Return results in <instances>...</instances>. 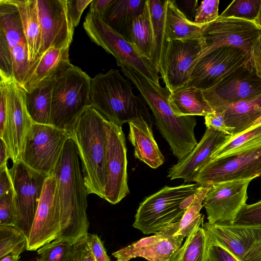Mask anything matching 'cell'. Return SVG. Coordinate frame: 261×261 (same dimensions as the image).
<instances>
[{"mask_svg": "<svg viewBox=\"0 0 261 261\" xmlns=\"http://www.w3.org/2000/svg\"><path fill=\"white\" fill-rule=\"evenodd\" d=\"M76 144L71 138L66 141L53 173L56 179L60 209L61 229L58 239L73 243L87 234V190Z\"/></svg>", "mask_w": 261, "mask_h": 261, "instance_id": "cell-1", "label": "cell"}, {"mask_svg": "<svg viewBox=\"0 0 261 261\" xmlns=\"http://www.w3.org/2000/svg\"><path fill=\"white\" fill-rule=\"evenodd\" d=\"M122 72L139 91L151 110L159 130L178 161L189 154L198 144L194 134V116H178L171 109L170 91L147 79L129 65L117 63Z\"/></svg>", "mask_w": 261, "mask_h": 261, "instance_id": "cell-2", "label": "cell"}, {"mask_svg": "<svg viewBox=\"0 0 261 261\" xmlns=\"http://www.w3.org/2000/svg\"><path fill=\"white\" fill-rule=\"evenodd\" d=\"M107 119L92 107L76 118L69 131L77 149L88 194L105 199Z\"/></svg>", "mask_w": 261, "mask_h": 261, "instance_id": "cell-3", "label": "cell"}, {"mask_svg": "<svg viewBox=\"0 0 261 261\" xmlns=\"http://www.w3.org/2000/svg\"><path fill=\"white\" fill-rule=\"evenodd\" d=\"M90 100L91 107L119 126L140 120L152 126L146 102L134 94L131 83L118 70L111 69L91 79Z\"/></svg>", "mask_w": 261, "mask_h": 261, "instance_id": "cell-4", "label": "cell"}, {"mask_svg": "<svg viewBox=\"0 0 261 261\" xmlns=\"http://www.w3.org/2000/svg\"><path fill=\"white\" fill-rule=\"evenodd\" d=\"M199 187L196 183L164 187L140 203L133 226L143 234H155L179 222Z\"/></svg>", "mask_w": 261, "mask_h": 261, "instance_id": "cell-5", "label": "cell"}, {"mask_svg": "<svg viewBox=\"0 0 261 261\" xmlns=\"http://www.w3.org/2000/svg\"><path fill=\"white\" fill-rule=\"evenodd\" d=\"M91 78L72 64L55 80L50 125L69 132L79 115L91 107Z\"/></svg>", "mask_w": 261, "mask_h": 261, "instance_id": "cell-6", "label": "cell"}, {"mask_svg": "<svg viewBox=\"0 0 261 261\" xmlns=\"http://www.w3.org/2000/svg\"><path fill=\"white\" fill-rule=\"evenodd\" d=\"M83 27L91 40L115 57L116 63L127 64L147 79L160 84L158 73L151 61L130 42L110 28L99 15L89 12Z\"/></svg>", "mask_w": 261, "mask_h": 261, "instance_id": "cell-7", "label": "cell"}, {"mask_svg": "<svg viewBox=\"0 0 261 261\" xmlns=\"http://www.w3.org/2000/svg\"><path fill=\"white\" fill-rule=\"evenodd\" d=\"M9 172L14 191V226L28 238L48 176L30 168L21 161L14 163Z\"/></svg>", "mask_w": 261, "mask_h": 261, "instance_id": "cell-8", "label": "cell"}, {"mask_svg": "<svg viewBox=\"0 0 261 261\" xmlns=\"http://www.w3.org/2000/svg\"><path fill=\"white\" fill-rule=\"evenodd\" d=\"M69 132L51 125L33 123L25 140L21 160L33 170L47 176L53 173Z\"/></svg>", "mask_w": 261, "mask_h": 261, "instance_id": "cell-9", "label": "cell"}, {"mask_svg": "<svg viewBox=\"0 0 261 261\" xmlns=\"http://www.w3.org/2000/svg\"><path fill=\"white\" fill-rule=\"evenodd\" d=\"M260 36L261 27L254 21L219 15L215 21L204 25L201 34L202 50L193 65L205 55L225 46L239 48L249 55Z\"/></svg>", "mask_w": 261, "mask_h": 261, "instance_id": "cell-10", "label": "cell"}, {"mask_svg": "<svg viewBox=\"0 0 261 261\" xmlns=\"http://www.w3.org/2000/svg\"><path fill=\"white\" fill-rule=\"evenodd\" d=\"M261 172V146L211 159L195 182L202 187L221 182L255 178Z\"/></svg>", "mask_w": 261, "mask_h": 261, "instance_id": "cell-11", "label": "cell"}, {"mask_svg": "<svg viewBox=\"0 0 261 261\" xmlns=\"http://www.w3.org/2000/svg\"><path fill=\"white\" fill-rule=\"evenodd\" d=\"M202 227L210 243L220 246L238 261H261V226L207 222Z\"/></svg>", "mask_w": 261, "mask_h": 261, "instance_id": "cell-12", "label": "cell"}, {"mask_svg": "<svg viewBox=\"0 0 261 261\" xmlns=\"http://www.w3.org/2000/svg\"><path fill=\"white\" fill-rule=\"evenodd\" d=\"M106 180L105 199L112 204L119 203L129 193L127 171V148L122 127L107 119Z\"/></svg>", "mask_w": 261, "mask_h": 261, "instance_id": "cell-13", "label": "cell"}, {"mask_svg": "<svg viewBox=\"0 0 261 261\" xmlns=\"http://www.w3.org/2000/svg\"><path fill=\"white\" fill-rule=\"evenodd\" d=\"M249 54L231 46L218 48L196 62L186 86L208 89L238 68L246 65Z\"/></svg>", "mask_w": 261, "mask_h": 261, "instance_id": "cell-14", "label": "cell"}, {"mask_svg": "<svg viewBox=\"0 0 261 261\" xmlns=\"http://www.w3.org/2000/svg\"><path fill=\"white\" fill-rule=\"evenodd\" d=\"M7 99V114L0 138L6 144L10 159L21 160L27 135L33 124L27 109L25 92L14 81L4 83Z\"/></svg>", "mask_w": 261, "mask_h": 261, "instance_id": "cell-15", "label": "cell"}, {"mask_svg": "<svg viewBox=\"0 0 261 261\" xmlns=\"http://www.w3.org/2000/svg\"><path fill=\"white\" fill-rule=\"evenodd\" d=\"M60 209L57 182L51 174L45 179L33 225L28 238L27 250L36 251L59 238Z\"/></svg>", "mask_w": 261, "mask_h": 261, "instance_id": "cell-16", "label": "cell"}, {"mask_svg": "<svg viewBox=\"0 0 261 261\" xmlns=\"http://www.w3.org/2000/svg\"><path fill=\"white\" fill-rule=\"evenodd\" d=\"M254 178L221 182L210 186L203 201L208 222L233 224L246 204L247 188Z\"/></svg>", "mask_w": 261, "mask_h": 261, "instance_id": "cell-17", "label": "cell"}, {"mask_svg": "<svg viewBox=\"0 0 261 261\" xmlns=\"http://www.w3.org/2000/svg\"><path fill=\"white\" fill-rule=\"evenodd\" d=\"M203 93L213 111L221 110L261 95V78L246 64Z\"/></svg>", "mask_w": 261, "mask_h": 261, "instance_id": "cell-18", "label": "cell"}, {"mask_svg": "<svg viewBox=\"0 0 261 261\" xmlns=\"http://www.w3.org/2000/svg\"><path fill=\"white\" fill-rule=\"evenodd\" d=\"M36 6L41 31L39 57L49 48L70 46L74 28L67 14L66 0H36Z\"/></svg>", "mask_w": 261, "mask_h": 261, "instance_id": "cell-19", "label": "cell"}, {"mask_svg": "<svg viewBox=\"0 0 261 261\" xmlns=\"http://www.w3.org/2000/svg\"><path fill=\"white\" fill-rule=\"evenodd\" d=\"M202 50L201 38L168 42L162 79L170 91L187 85L193 64Z\"/></svg>", "mask_w": 261, "mask_h": 261, "instance_id": "cell-20", "label": "cell"}, {"mask_svg": "<svg viewBox=\"0 0 261 261\" xmlns=\"http://www.w3.org/2000/svg\"><path fill=\"white\" fill-rule=\"evenodd\" d=\"M231 137V135L212 127H206L203 136L195 147L169 169L167 176L171 180L182 179L185 182L194 181L215 152Z\"/></svg>", "mask_w": 261, "mask_h": 261, "instance_id": "cell-21", "label": "cell"}, {"mask_svg": "<svg viewBox=\"0 0 261 261\" xmlns=\"http://www.w3.org/2000/svg\"><path fill=\"white\" fill-rule=\"evenodd\" d=\"M182 236H169L161 232L142 238L112 253L117 259H131L137 257L149 261H172L182 245Z\"/></svg>", "mask_w": 261, "mask_h": 261, "instance_id": "cell-22", "label": "cell"}, {"mask_svg": "<svg viewBox=\"0 0 261 261\" xmlns=\"http://www.w3.org/2000/svg\"><path fill=\"white\" fill-rule=\"evenodd\" d=\"M69 46L51 48L30 63L21 87L30 92L41 82L56 77L72 64L69 58Z\"/></svg>", "mask_w": 261, "mask_h": 261, "instance_id": "cell-23", "label": "cell"}, {"mask_svg": "<svg viewBox=\"0 0 261 261\" xmlns=\"http://www.w3.org/2000/svg\"><path fill=\"white\" fill-rule=\"evenodd\" d=\"M128 124V139L134 147L135 158L153 169L162 165L165 158L154 139L152 126L142 120L130 121Z\"/></svg>", "mask_w": 261, "mask_h": 261, "instance_id": "cell-24", "label": "cell"}, {"mask_svg": "<svg viewBox=\"0 0 261 261\" xmlns=\"http://www.w3.org/2000/svg\"><path fill=\"white\" fill-rule=\"evenodd\" d=\"M146 0H112L101 16L112 30L130 42V31L134 20L143 11Z\"/></svg>", "mask_w": 261, "mask_h": 261, "instance_id": "cell-25", "label": "cell"}, {"mask_svg": "<svg viewBox=\"0 0 261 261\" xmlns=\"http://www.w3.org/2000/svg\"><path fill=\"white\" fill-rule=\"evenodd\" d=\"M221 110L230 135L236 136L251 127L261 118V95L228 105Z\"/></svg>", "mask_w": 261, "mask_h": 261, "instance_id": "cell-26", "label": "cell"}, {"mask_svg": "<svg viewBox=\"0 0 261 261\" xmlns=\"http://www.w3.org/2000/svg\"><path fill=\"white\" fill-rule=\"evenodd\" d=\"M166 1L149 0L153 44L150 61L163 79L165 71V57L169 41L165 27V6Z\"/></svg>", "mask_w": 261, "mask_h": 261, "instance_id": "cell-27", "label": "cell"}, {"mask_svg": "<svg viewBox=\"0 0 261 261\" xmlns=\"http://www.w3.org/2000/svg\"><path fill=\"white\" fill-rule=\"evenodd\" d=\"M169 102L178 116H205L213 112L203 91L194 87L184 86L170 91Z\"/></svg>", "mask_w": 261, "mask_h": 261, "instance_id": "cell-28", "label": "cell"}, {"mask_svg": "<svg viewBox=\"0 0 261 261\" xmlns=\"http://www.w3.org/2000/svg\"><path fill=\"white\" fill-rule=\"evenodd\" d=\"M204 26L189 20L178 8L175 1H165V27L169 41L201 39Z\"/></svg>", "mask_w": 261, "mask_h": 261, "instance_id": "cell-29", "label": "cell"}, {"mask_svg": "<svg viewBox=\"0 0 261 261\" xmlns=\"http://www.w3.org/2000/svg\"><path fill=\"white\" fill-rule=\"evenodd\" d=\"M21 18L30 63L40 56L41 31L39 21L36 0H12Z\"/></svg>", "mask_w": 261, "mask_h": 261, "instance_id": "cell-30", "label": "cell"}, {"mask_svg": "<svg viewBox=\"0 0 261 261\" xmlns=\"http://www.w3.org/2000/svg\"><path fill=\"white\" fill-rule=\"evenodd\" d=\"M56 78L43 81L30 92L25 91L27 109L33 123L50 125L51 94Z\"/></svg>", "mask_w": 261, "mask_h": 261, "instance_id": "cell-31", "label": "cell"}, {"mask_svg": "<svg viewBox=\"0 0 261 261\" xmlns=\"http://www.w3.org/2000/svg\"><path fill=\"white\" fill-rule=\"evenodd\" d=\"M0 31L10 49L20 44H27L20 13L12 0H0Z\"/></svg>", "mask_w": 261, "mask_h": 261, "instance_id": "cell-32", "label": "cell"}, {"mask_svg": "<svg viewBox=\"0 0 261 261\" xmlns=\"http://www.w3.org/2000/svg\"><path fill=\"white\" fill-rule=\"evenodd\" d=\"M203 220L204 217L186 238L172 261H207L209 243L202 227Z\"/></svg>", "mask_w": 261, "mask_h": 261, "instance_id": "cell-33", "label": "cell"}, {"mask_svg": "<svg viewBox=\"0 0 261 261\" xmlns=\"http://www.w3.org/2000/svg\"><path fill=\"white\" fill-rule=\"evenodd\" d=\"M210 187L200 186L192 204L181 220L160 232L169 236H182L187 238L195 226L204 217L200 212L203 207V201Z\"/></svg>", "mask_w": 261, "mask_h": 261, "instance_id": "cell-34", "label": "cell"}, {"mask_svg": "<svg viewBox=\"0 0 261 261\" xmlns=\"http://www.w3.org/2000/svg\"><path fill=\"white\" fill-rule=\"evenodd\" d=\"M130 42L146 58L150 61L153 44V31L149 0L143 12L133 21L130 31Z\"/></svg>", "mask_w": 261, "mask_h": 261, "instance_id": "cell-35", "label": "cell"}, {"mask_svg": "<svg viewBox=\"0 0 261 261\" xmlns=\"http://www.w3.org/2000/svg\"><path fill=\"white\" fill-rule=\"evenodd\" d=\"M261 146V118L244 132L232 137L212 155L211 159Z\"/></svg>", "mask_w": 261, "mask_h": 261, "instance_id": "cell-36", "label": "cell"}, {"mask_svg": "<svg viewBox=\"0 0 261 261\" xmlns=\"http://www.w3.org/2000/svg\"><path fill=\"white\" fill-rule=\"evenodd\" d=\"M28 238L14 226L0 225V258L9 254L19 256L27 249Z\"/></svg>", "mask_w": 261, "mask_h": 261, "instance_id": "cell-37", "label": "cell"}, {"mask_svg": "<svg viewBox=\"0 0 261 261\" xmlns=\"http://www.w3.org/2000/svg\"><path fill=\"white\" fill-rule=\"evenodd\" d=\"M74 243L67 239H57L39 248L37 261H68Z\"/></svg>", "mask_w": 261, "mask_h": 261, "instance_id": "cell-38", "label": "cell"}, {"mask_svg": "<svg viewBox=\"0 0 261 261\" xmlns=\"http://www.w3.org/2000/svg\"><path fill=\"white\" fill-rule=\"evenodd\" d=\"M260 3L261 0H234L220 16L254 21L258 15Z\"/></svg>", "mask_w": 261, "mask_h": 261, "instance_id": "cell-39", "label": "cell"}, {"mask_svg": "<svg viewBox=\"0 0 261 261\" xmlns=\"http://www.w3.org/2000/svg\"><path fill=\"white\" fill-rule=\"evenodd\" d=\"M14 81L21 86L30 65L27 45L20 44L11 49Z\"/></svg>", "mask_w": 261, "mask_h": 261, "instance_id": "cell-40", "label": "cell"}, {"mask_svg": "<svg viewBox=\"0 0 261 261\" xmlns=\"http://www.w3.org/2000/svg\"><path fill=\"white\" fill-rule=\"evenodd\" d=\"M0 82L8 83L13 80L11 49L3 33L0 31Z\"/></svg>", "mask_w": 261, "mask_h": 261, "instance_id": "cell-41", "label": "cell"}, {"mask_svg": "<svg viewBox=\"0 0 261 261\" xmlns=\"http://www.w3.org/2000/svg\"><path fill=\"white\" fill-rule=\"evenodd\" d=\"M244 226H261V200L251 204H245L239 212L233 223Z\"/></svg>", "mask_w": 261, "mask_h": 261, "instance_id": "cell-42", "label": "cell"}, {"mask_svg": "<svg viewBox=\"0 0 261 261\" xmlns=\"http://www.w3.org/2000/svg\"><path fill=\"white\" fill-rule=\"evenodd\" d=\"M219 0L202 1L196 10L193 21L198 24L205 25L215 21L219 16Z\"/></svg>", "mask_w": 261, "mask_h": 261, "instance_id": "cell-43", "label": "cell"}, {"mask_svg": "<svg viewBox=\"0 0 261 261\" xmlns=\"http://www.w3.org/2000/svg\"><path fill=\"white\" fill-rule=\"evenodd\" d=\"M14 191L0 197V225L14 226L15 211Z\"/></svg>", "mask_w": 261, "mask_h": 261, "instance_id": "cell-44", "label": "cell"}, {"mask_svg": "<svg viewBox=\"0 0 261 261\" xmlns=\"http://www.w3.org/2000/svg\"><path fill=\"white\" fill-rule=\"evenodd\" d=\"M68 261H96L85 237L74 243Z\"/></svg>", "mask_w": 261, "mask_h": 261, "instance_id": "cell-45", "label": "cell"}, {"mask_svg": "<svg viewBox=\"0 0 261 261\" xmlns=\"http://www.w3.org/2000/svg\"><path fill=\"white\" fill-rule=\"evenodd\" d=\"M92 1L66 0L67 14L74 28L79 24L83 11Z\"/></svg>", "mask_w": 261, "mask_h": 261, "instance_id": "cell-46", "label": "cell"}, {"mask_svg": "<svg viewBox=\"0 0 261 261\" xmlns=\"http://www.w3.org/2000/svg\"><path fill=\"white\" fill-rule=\"evenodd\" d=\"M85 238L96 261H111L102 241L97 234L88 233Z\"/></svg>", "mask_w": 261, "mask_h": 261, "instance_id": "cell-47", "label": "cell"}, {"mask_svg": "<svg viewBox=\"0 0 261 261\" xmlns=\"http://www.w3.org/2000/svg\"><path fill=\"white\" fill-rule=\"evenodd\" d=\"M205 124L206 127L214 128L230 135V129L225 124L224 113L222 110L213 111L204 116Z\"/></svg>", "mask_w": 261, "mask_h": 261, "instance_id": "cell-48", "label": "cell"}, {"mask_svg": "<svg viewBox=\"0 0 261 261\" xmlns=\"http://www.w3.org/2000/svg\"><path fill=\"white\" fill-rule=\"evenodd\" d=\"M247 65L261 78V36L251 49Z\"/></svg>", "mask_w": 261, "mask_h": 261, "instance_id": "cell-49", "label": "cell"}, {"mask_svg": "<svg viewBox=\"0 0 261 261\" xmlns=\"http://www.w3.org/2000/svg\"><path fill=\"white\" fill-rule=\"evenodd\" d=\"M208 243L207 261H238L229 252L220 246L209 242Z\"/></svg>", "mask_w": 261, "mask_h": 261, "instance_id": "cell-50", "label": "cell"}, {"mask_svg": "<svg viewBox=\"0 0 261 261\" xmlns=\"http://www.w3.org/2000/svg\"><path fill=\"white\" fill-rule=\"evenodd\" d=\"M13 191L12 183L6 163L0 166V197Z\"/></svg>", "mask_w": 261, "mask_h": 261, "instance_id": "cell-51", "label": "cell"}, {"mask_svg": "<svg viewBox=\"0 0 261 261\" xmlns=\"http://www.w3.org/2000/svg\"><path fill=\"white\" fill-rule=\"evenodd\" d=\"M175 3L178 8L187 18L189 20L192 21L193 16H195L197 8L198 1L196 0H185L179 2L175 1Z\"/></svg>", "mask_w": 261, "mask_h": 261, "instance_id": "cell-52", "label": "cell"}, {"mask_svg": "<svg viewBox=\"0 0 261 261\" xmlns=\"http://www.w3.org/2000/svg\"><path fill=\"white\" fill-rule=\"evenodd\" d=\"M111 2L112 0H92L89 12L101 16Z\"/></svg>", "mask_w": 261, "mask_h": 261, "instance_id": "cell-53", "label": "cell"}, {"mask_svg": "<svg viewBox=\"0 0 261 261\" xmlns=\"http://www.w3.org/2000/svg\"><path fill=\"white\" fill-rule=\"evenodd\" d=\"M10 155L4 142L1 139L0 141V166L7 163Z\"/></svg>", "mask_w": 261, "mask_h": 261, "instance_id": "cell-54", "label": "cell"}, {"mask_svg": "<svg viewBox=\"0 0 261 261\" xmlns=\"http://www.w3.org/2000/svg\"><path fill=\"white\" fill-rule=\"evenodd\" d=\"M19 256L9 254L1 258L0 261H18Z\"/></svg>", "mask_w": 261, "mask_h": 261, "instance_id": "cell-55", "label": "cell"}, {"mask_svg": "<svg viewBox=\"0 0 261 261\" xmlns=\"http://www.w3.org/2000/svg\"><path fill=\"white\" fill-rule=\"evenodd\" d=\"M254 21L261 27V3L258 15Z\"/></svg>", "mask_w": 261, "mask_h": 261, "instance_id": "cell-56", "label": "cell"}, {"mask_svg": "<svg viewBox=\"0 0 261 261\" xmlns=\"http://www.w3.org/2000/svg\"><path fill=\"white\" fill-rule=\"evenodd\" d=\"M127 259H117L115 261H129Z\"/></svg>", "mask_w": 261, "mask_h": 261, "instance_id": "cell-57", "label": "cell"}, {"mask_svg": "<svg viewBox=\"0 0 261 261\" xmlns=\"http://www.w3.org/2000/svg\"><path fill=\"white\" fill-rule=\"evenodd\" d=\"M259 176H261V172L260 173V175H259Z\"/></svg>", "mask_w": 261, "mask_h": 261, "instance_id": "cell-58", "label": "cell"}]
</instances>
